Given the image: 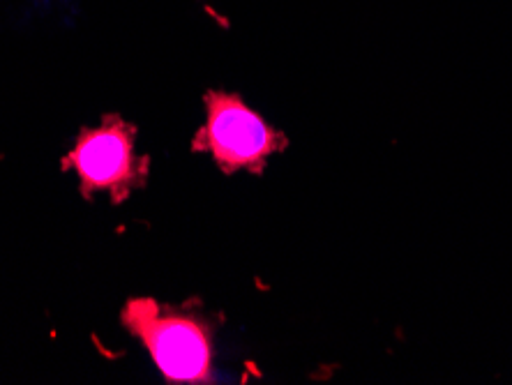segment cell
I'll return each mask as SVG.
<instances>
[{"mask_svg":"<svg viewBox=\"0 0 512 385\" xmlns=\"http://www.w3.org/2000/svg\"><path fill=\"white\" fill-rule=\"evenodd\" d=\"M206 123L192 139L194 153H208L222 173H263L268 160L289 146L286 134L270 127L236 93L208 90L203 95Z\"/></svg>","mask_w":512,"mask_h":385,"instance_id":"cell-3","label":"cell"},{"mask_svg":"<svg viewBox=\"0 0 512 385\" xmlns=\"http://www.w3.org/2000/svg\"><path fill=\"white\" fill-rule=\"evenodd\" d=\"M120 323L139 339L169 383H208L213 379L215 326L199 307L132 298L120 312Z\"/></svg>","mask_w":512,"mask_h":385,"instance_id":"cell-1","label":"cell"},{"mask_svg":"<svg viewBox=\"0 0 512 385\" xmlns=\"http://www.w3.org/2000/svg\"><path fill=\"white\" fill-rule=\"evenodd\" d=\"M137 127L118 113L102 116L97 127H84L74 139L60 169L74 171L79 192L86 201L109 194L111 203L127 201L132 192L143 190L150 176V157L137 155Z\"/></svg>","mask_w":512,"mask_h":385,"instance_id":"cell-2","label":"cell"}]
</instances>
